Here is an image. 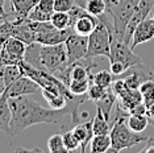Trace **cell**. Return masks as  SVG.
Listing matches in <instances>:
<instances>
[{
    "instance_id": "6da1fadb",
    "label": "cell",
    "mask_w": 154,
    "mask_h": 153,
    "mask_svg": "<svg viewBox=\"0 0 154 153\" xmlns=\"http://www.w3.org/2000/svg\"><path fill=\"white\" fill-rule=\"evenodd\" d=\"M9 106L12 111L11 120V135L21 133L28 127L36 126V124H55L62 121L66 115H71V121L78 124L82 121V115L79 112V106L88 100V95H76L69 103V107L63 110H54L51 107L41 106L36 100L29 98L28 95L9 98Z\"/></svg>"
},
{
    "instance_id": "7a4b0ae2",
    "label": "cell",
    "mask_w": 154,
    "mask_h": 153,
    "mask_svg": "<svg viewBox=\"0 0 154 153\" xmlns=\"http://www.w3.org/2000/svg\"><path fill=\"white\" fill-rule=\"evenodd\" d=\"M128 112L116 106V112L113 116V121H112V128L109 132L111 136V148L109 151L113 153H117L122 151V149H128L137 145L140 142H143L148 140V137L140 135L138 132H134L129 128L127 123Z\"/></svg>"
},
{
    "instance_id": "3957f363",
    "label": "cell",
    "mask_w": 154,
    "mask_h": 153,
    "mask_svg": "<svg viewBox=\"0 0 154 153\" xmlns=\"http://www.w3.org/2000/svg\"><path fill=\"white\" fill-rule=\"evenodd\" d=\"M112 40H113V34L111 33V30L107 28L106 24L99 21L96 28L94 29V32L88 36V50H87L86 58H109Z\"/></svg>"
},
{
    "instance_id": "277c9868",
    "label": "cell",
    "mask_w": 154,
    "mask_h": 153,
    "mask_svg": "<svg viewBox=\"0 0 154 153\" xmlns=\"http://www.w3.org/2000/svg\"><path fill=\"white\" fill-rule=\"evenodd\" d=\"M40 60L44 70L51 74L66 67L69 64L65 42L57 45H41Z\"/></svg>"
},
{
    "instance_id": "5b68a950",
    "label": "cell",
    "mask_w": 154,
    "mask_h": 153,
    "mask_svg": "<svg viewBox=\"0 0 154 153\" xmlns=\"http://www.w3.org/2000/svg\"><path fill=\"white\" fill-rule=\"evenodd\" d=\"M138 3L140 0H120L111 11H108L113 21V38L124 40L125 29Z\"/></svg>"
},
{
    "instance_id": "8992f818",
    "label": "cell",
    "mask_w": 154,
    "mask_h": 153,
    "mask_svg": "<svg viewBox=\"0 0 154 153\" xmlns=\"http://www.w3.org/2000/svg\"><path fill=\"white\" fill-rule=\"evenodd\" d=\"M26 45L20 38L7 37L0 52V67L5 65H19L24 61Z\"/></svg>"
},
{
    "instance_id": "52a82bcc",
    "label": "cell",
    "mask_w": 154,
    "mask_h": 153,
    "mask_svg": "<svg viewBox=\"0 0 154 153\" xmlns=\"http://www.w3.org/2000/svg\"><path fill=\"white\" fill-rule=\"evenodd\" d=\"M111 62H121L127 67H132L138 64H142V60L133 53L131 45L127 44L124 40L113 38L111 42V53H109Z\"/></svg>"
},
{
    "instance_id": "ba28073f",
    "label": "cell",
    "mask_w": 154,
    "mask_h": 153,
    "mask_svg": "<svg viewBox=\"0 0 154 153\" xmlns=\"http://www.w3.org/2000/svg\"><path fill=\"white\" fill-rule=\"evenodd\" d=\"M65 46L67 52V64L70 65L72 62L86 58L88 50V37L72 32L65 41Z\"/></svg>"
},
{
    "instance_id": "9c48e42d",
    "label": "cell",
    "mask_w": 154,
    "mask_h": 153,
    "mask_svg": "<svg viewBox=\"0 0 154 153\" xmlns=\"http://www.w3.org/2000/svg\"><path fill=\"white\" fill-rule=\"evenodd\" d=\"M153 7H154V0H140V3L137 4V7H136L134 12H133L131 20H129V23H128L127 29H125L124 41L127 44L131 45L133 32H134L136 27L149 16V13L153 9Z\"/></svg>"
},
{
    "instance_id": "30bf717a",
    "label": "cell",
    "mask_w": 154,
    "mask_h": 153,
    "mask_svg": "<svg viewBox=\"0 0 154 153\" xmlns=\"http://www.w3.org/2000/svg\"><path fill=\"white\" fill-rule=\"evenodd\" d=\"M38 90H41V87L34 79H32L28 75H21L13 83H11L9 86H7L4 95L8 99L9 98H17V96L34 94V92H37Z\"/></svg>"
},
{
    "instance_id": "8fae6325",
    "label": "cell",
    "mask_w": 154,
    "mask_h": 153,
    "mask_svg": "<svg viewBox=\"0 0 154 153\" xmlns=\"http://www.w3.org/2000/svg\"><path fill=\"white\" fill-rule=\"evenodd\" d=\"M74 30L72 28H67V29H57L55 27L46 29L44 32H40L36 34L34 41L41 45H57V44H63L69 36Z\"/></svg>"
},
{
    "instance_id": "7c38bea8",
    "label": "cell",
    "mask_w": 154,
    "mask_h": 153,
    "mask_svg": "<svg viewBox=\"0 0 154 153\" xmlns=\"http://www.w3.org/2000/svg\"><path fill=\"white\" fill-rule=\"evenodd\" d=\"M152 38H154V19L153 17H146L143 21H141L136 27L131 41V48L134 49L140 44L148 42Z\"/></svg>"
},
{
    "instance_id": "4fadbf2b",
    "label": "cell",
    "mask_w": 154,
    "mask_h": 153,
    "mask_svg": "<svg viewBox=\"0 0 154 153\" xmlns=\"http://www.w3.org/2000/svg\"><path fill=\"white\" fill-rule=\"evenodd\" d=\"M54 13V0H38L36 7L30 11L29 19L34 21H50Z\"/></svg>"
},
{
    "instance_id": "5bb4252c",
    "label": "cell",
    "mask_w": 154,
    "mask_h": 153,
    "mask_svg": "<svg viewBox=\"0 0 154 153\" xmlns=\"http://www.w3.org/2000/svg\"><path fill=\"white\" fill-rule=\"evenodd\" d=\"M71 131L74 132V135L80 142V152H86L87 145H90V142L94 137L92 120L80 121V123L75 124V127Z\"/></svg>"
},
{
    "instance_id": "9a60e30c",
    "label": "cell",
    "mask_w": 154,
    "mask_h": 153,
    "mask_svg": "<svg viewBox=\"0 0 154 153\" xmlns=\"http://www.w3.org/2000/svg\"><path fill=\"white\" fill-rule=\"evenodd\" d=\"M97 23H99L97 17L92 16L91 13H86L85 16L79 17V19L75 21V24L72 25V30H74L75 33L80 34V36L88 37L90 34L94 32V29L96 28Z\"/></svg>"
},
{
    "instance_id": "2e32d148",
    "label": "cell",
    "mask_w": 154,
    "mask_h": 153,
    "mask_svg": "<svg viewBox=\"0 0 154 153\" xmlns=\"http://www.w3.org/2000/svg\"><path fill=\"white\" fill-rule=\"evenodd\" d=\"M38 0H11L12 16L16 20L28 19L30 11L36 7Z\"/></svg>"
},
{
    "instance_id": "e0dca14e",
    "label": "cell",
    "mask_w": 154,
    "mask_h": 153,
    "mask_svg": "<svg viewBox=\"0 0 154 153\" xmlns=\"http://www.w3.org/2000/svg\"><path fill=\"white\" fill-rule=\"evenodd\" d=\"M11 120L12 111L9 106V100L5 95L0 96V131L11 135Z\"/></svg>"
},
{
    "instance_id": "ac0fdd59",
    "label": "cell",
    "mask_w": 154,
    "mask_h": 153,
    "mask_svg": "<svg viewBox=\"0 0 154 153\" xmlns=\"http://www.w3.org/2000/svg\"><path fill=\"white\" fill-rule=\"evenodd\" d=\"M40 50H41V44L38 42H32L26 45V50H25V55H24V61L26 64H29L30 66L40 70H44L42 65H41V60H40Z\"/></svg>"
},
{
    "instance_id": "d6986e66",
    "label": "cell",
    "mask_w": 154,
    "mask_h": 153,
    "mask_svg": "<svg viewBox=\"0 0 154 153\" xmlns=\"http://www.w3.org/2000/svg\"><path fill=\"white\" fill-rule=\"evenodd\" d=\"M116 102H117V96L115 95V92L112 91L111 87H108L106 94L101 96V99H99L96 102V107H97V108H100L101 112L104 114V116L109 120L112 107L115 106V103H116Z\"/></svg>"
},
{
    "instance_id": "ffe728a7",
    "label": "cell",
    "mask_w": 154,
    "mask_h": 153,
    "mask_svg": "<svg viewBox=\"0 0 154 153\" xmlns=\"http://www.w3.org/2000/svg\"><path fill=\"white\" fill-rule=\"evenodd\" d=\"M111 128H112V124H109V120L104 116L101 110L96 107V115L92 119L94 135H109Z\"/></svg>"
},
{
    "instance_id": "44dd1931",
    "label": "cell",
    "mask_w": 154,
    "mask_h": 153,
    "mask_svg": "<svg viewBox=\"0 0 154 153\" xmlns=\"http://www.w3.org/2000/svg\"><path fill=\"white\" fill-rule=\"evenodd\" d=\"M127 123L132 131L140 133V132L145 131V128L148 127L150 121L146 114H129L127 117Z\"/></svg>"
},
{
    "instance_id": "7402d4cb",
    "label": "cell",
    "mask_w": 154,
    "mask_h": 153,
    "mask_svg": "<svg viewBox=\"0 0 154 153\" xmlns=\"http://www.w3.org/2000/svg\"><path fill=\"white\" fill-rule=\"evenodd\" d=\"M111 148V136L109 135H94L90 142V151L92 153H104Z\"/></svg>"
},
{
    "instance_id": "603a6c76",
    "label": "cell",
    "mask_w": 154,
    "mask_h": 153,
    "mask_svg": "<svg viewBox=\"0 0 154 153\" xmlns=\"http://www.w3.org/2000/svg\"><path fill=\"white\" fill-rule=\"evenodd\" d=\"M138 90L142 95V102L146 107H149L152 103H154V81L153 79L143 81Z\"/></svg>"
},
{
    "instance_id": "cb8c5ba5",
    "label": "cell",
    "mask_w": 154,
    "mask_h": 153,
    "mask_svg": "<svg viewBox=\"0 0 154 153\" xmlns=\"http://www.w3.org/2000/svg\"><path fill=\"white\" fill-rule=\"evenodd\" d=\"M2 70H3V76H4V81H5L7 86H9L11 83L15 82L16 79H19L21 75H24L19 65H5V66H2Z\"/></svg>"
},
{
    "instance_id": "d4e9b609",
    "label": "cell",
    "mask_w": 154,
    "mask_h": 153,
    "mask_svg": "<svg viewBox=\"0 0 154 153\" xmlns=\"http://www.w3.org/2000/svg\"><path fill=\"white\" fill-rule=\"evenodd\" d=\"M91 81L94 83H96V85L101 86V87L108 89L112 86V83H113L115 79H113V74H112L111 71L100 70V71H97L96 74L91 75Z\"/></svg>"
},
{
    "instance_id": "484cf974",
    "label": "cell",
    "mask_w": 154,
    "mask_h": 153,
    "mask_svg": "<svg viewBox=\"0 0 154 153\" xmlns=\"http://www.w3.org/2000/svg\"><path fill=\"white\" fill-rule=\"evenodd\" d=\"M50 23L57 28V29H67L70 27V15L69 12H58L54 11V13L51 15Z\"/></svg>"
},
{
    "instance_id": "4316f807",
    "label": "cell",
    "mask_w": 154,
    "mask_h": 153,
    "mask_svg": "<svg viewBox=\"0 0 154 153\" xmlns=\"http://www.w3.org/2000/svg\"><path fill=\"white\" fill-rule=\"evenodd\" d=\"M48 151L50 153H59V152H67L65 144H63V136L59 133L53 135L51 137H49L48 140Z\"/></svg>"
},
{
    "instance_id": "83f0119b",
    "label": "cell",
    "mask_w": 154,
    "mask_h": 153,
    "mask_svg": "<svg viewBox=\"0 0 154 153\" xmlns=\"http://www.w3.org/2000/svg\"><path fill=\"white\" fill-rule=\"evenodd\" d=\"M91 79H83V81H70L67 85L69 90L74 95H85L88 91V87L91 85Z\"/></svg>"
},
{
    "instance_id": "f1b7e54d",
    "label": "cell",
    "mask_w": 154,
    "mask_h": 153,
    "mask_svg": "<svg viewBox=\"0 0 154 153\" xmlns=\"http://www.w3.org/2000/svg\"><path fill=\"white\" fill-rule=\"evenodd\" d=\"M86 9H87V12L91 13V15L95 17H99L108 11L107 4L104 0H90Z\"/></svg>"
},
{
    "instance_id": "f546056e",
    "label": "cell",
    "mask_w": 154,
    "mask_h": 153,
    "mask_svg": "<svg viewBox=\"0 0 154 153\" xmlns=\"http://www.w3.org/2000/svg\"><path fill=\"white\" fill-rule=\"evenodd\" d=\"M62 136H63V144H65L66 149H67V152L76 151V149L80 147V142L78 139H76V136L74 135L72 131H66Z\"/></svg>"
},
{
    "instance_id": "4dcf8cb0",
    "label": "cell",
    "mask_w": 154,
    "mask_h": 153,
    "mask_svg": "<svg viewBox=\"0 0 154 153\" xmlns=\"http://www.w3.org/2000/svg\"><path fill=\"white\" fill-rule=\"evenodd\" d=\"M107 89L101 87V86L96 85V83L91 82L90 87H88V91H87V95H88V100H92V102H97L99 99H101V96L106 94Z\"/></svg>"
},
{
    "instance_id": "1f68e13d",
    "label": "cell",
    "mask_w": 154,
    "mask_h": 153,
    "mask_svg": "<svg viewBox=\"0 0 154 153\" xmlns=\"http://www.w3.org/2000/svg\"><path fill=\"white\" fill-rule=\"evenodd\" d=\"M74 5L72 0H54V11L69 12Z\"/></svg>"
},
{
    "instance_id": "d6a6232c",
    "label": "cell",
    "mask_w": 154,
    "mask_h": 153,
    "mask_svg": "<svg viewBox=\"0 0 154 153\" xmlns=\"http://www.w3.org/2000/svg\"><path fill=\"white\" fill-rule=\"evenodd\" d=\"M127 70H128V67L125 65H122L121 62H111L109 71L113 74V76H119V75L124 74Z\"/></svg>"
},
{
    "instance_id": "836d02e7",
    "label": "cell",
    "mask_w": 154,
    "mask_h": 153,
    "mask_svg": "<svg viewBox=\"0 0 154 153\" xmlns=\"http://www.w3.org/2000/svg\"><path fill=\"white\" fill-rule=\"evenodd\" d=\"M141 153H154V137H148L146 147L142 149Z\"/></svg>"
},
{
    "instance_id": "e575fe53",
    "label": "cell",
    "mask_w": 154,
    "mask_h": 153,
    "mask_svg": "<svg viewBox=\"0 0 154 153\" xmlns=\"http://www.w3.org/2000/svg\"><path fill=\"white\" fill-rule=\"evenodd\" d=\"M4 3H5V0H0V19H8L9 16H12V13L5 12Z\"/></svg>"
},
{
    "instance_id": "d590c367",
    "label": "cell",
    "mask_w": 154,
    "mask_h": 153,
    "mask_svg": "<svg viewBox=\"0 0 154 153\" xmlns=\"http://www.w3.org/2000/svg\"><path fill=\"white\" fill-rule=\"evenodd\" d=\"M5 90H7V85L4 81V76H3V70H2V67H0V96L4 95Z\"/></svg>"
},
{
    "instance_id": "8d00e7d4",
    "label": "cell",
    "mask_w": 154,
    "mask_h": 153,
    "mask_svg": "<svg viewBox=\"0 0 154 153\" xmlns=\"http://www.w3.org/2000/svg\"><path fill=\"white\" fill-rule=\"evenodd\" d=\"M146 115H148L150 123L154 124V103H152V104H150V106L148 107V110H146Z\"/></svg>"
},
{
    "instance_id": "74e56055",
    "label": "cell",
    "mask_w": 154,
    "mask_h": 153,
    "mask_svg": "<svg viewBox=\"0 0 154 153\" xmlns=\"http://www.w3.org/2000/svg\"><path fill=\"white\" fill-rule=\"evenodd\" d=\"M72 2H74V4H75V5L82 7V8H85V9H86V7H87V4H88L90 0H72Z\"/></svg>"
},
{
    "instance_id": "f35d334b",
    "label": "cell",
    "mask_w": 154,
    "mask_h": 153,
    "mask_svg": "<svg viewBox=\"0 0 154 153\" xmlns=\"http://www.w3.org/2000/svg\"><path fill=\"white\" fill-rule=\"evenodd\" d=\"M104 2H106V4H107V8H108V11H111V9L113 8V7L116 5L117 3L120 2V0H104Z\"/></svg>"
},
{
    "instance_id": "ab89813d",
    "label": "cell",
    "mask_w": 154,
    "mask_h": 153,
    "mask_svg": "<svg viewBox=\"0 0 154 153\" xmlns=\"http://www.w3.org/2000/svg\"><path fill=\"white\" fill-rule=\"evenodd\" d=\"M16 152H41L40 148H32V149H26V148H17Z\"/></svg>"
},
{
    "instance_id": "60d3db41",
    "label": "cell",
    "mask_w": 154,
    "mask_h": 153,
    "mask_svg": "<svg viewBox=\"0 0 154 153\" xmlns=\"http://www.w3.org/2000/svg\"><path fill=\"white\" fill-rule=\"evenodd\" d=\"M5 36H3V34H0V52H2V48H3V44H4L5 41Z\"/></svg>"
},
{
    "instance_id": "b9f144b4",
    "label": "cell",
    "mask_w": 154,
    "mask_h": 153,
    "mask_svg": "<svg viewBox=\"0 0 154 153\" xmlns=\"http://www.w3.org/2000/svg\"><path fill=\"white\" fill-rule=\"evenodd\" d=\"M153 19H154V15H153Z\"/></svg>"
}]
</instances>
